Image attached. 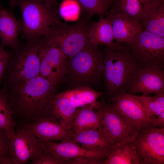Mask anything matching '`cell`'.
<instances>
[{"label": "cell", "mask_w": 164, "mask_h": 164, "mask_svg": "<svg viewBox=\"0 0 164 164\" xmlns=\"http://www.w3.org/2000/svg\"><path fill=\"white\" fill-rule=\"evenodd\" d=\"M12 84V90L7 94L19 127L54 116L52 106L55 87L48 80L39 76Z\"/></svg>", "instance_id": "cell-1"}, {"label": "cell", "mask_w": 164, "mask_h": 164, "mask_svg": "<svg viewBox=\"0 0 164 164\" xmlns=\"http://www.w3.org/2000/svg\"><path fill=\"white\" fill-rule=\"evenodd\" d=\"M102 51L105 93L113 102L126 93L139 67L126 43L114 42L111 46H105Z\"/></svg>", "instance_id": "cell-2"}, {"label": "cell", "mask_w": 164, "mask_h": 164, "mask_svg": "<svg viewBox=\"0 0 164 164\" xmlns=\"http://www.w3.org/2000/svg\"><path fill=\"white\" fill-rule=\"evenodd\" d=\"M87 16L75 23L61 22L50 27L41 37L42 44L60 49L70 59L81 51L89 41L88 35L93 24Z\"/></svg>", "instance_id": "cell-3"}, {"label": "cell", "mask_w": 164, "mask_h": 164, "mask_svg": "<svg viewBox=\"0 0 164 164\" xmlns=\"http://www.w3.org/2000/svg\"><path fill=\"white\" fill-rule=\"evenodd\" d=\"M9 3L21 10L22 38L42 36L52 26L61 22L57 9L38 0H11Z\"/></svg>", "instance_id": "cell-4"}, {"label": "cell", "mask_w": 164, "mask_h": 164, "mask_svg": "<svg viewBox=\"0 0 164 164\" xmlns=\"http://www.w3.org/2000/svg\"><path fill=\"white\" fill-rule=\"evenodd\" d=\"M104 70L103 51L89 41L84 48L67 61V72L80 83L100 82Z\"/></svg>", "instance_id": "cell-5"}, {"label": "cell", "mask_w": 164, "mask_h": 164, "mask_svg": "<svg viewBox=\"0 0 164 164\" xmlns=\"http://www.w3.org/2000/svg\"><path fill=\"white\" fill-rule=\"evenodd\" d=\"M41 37L26 39L23 44L14 49V57L9 75L12 84L24 81L39 76V51L42 44Z\"/></svg>", "instance_id": "cell-6"}, {"label": "cell", "mask_w": 164, "mask_h": 164, "mask_svg": "<svg viewBox=\"0 0 164 164\" xmlns=\"http://www.w3.org/2000/svg\"><path fill=\"white\" fill-rule=\"evenodd\" d=\"M139 68H164V37L143 30L126 43Z\"/></svg>", "instance_id": "cell-7"}, {"label": "cell", "mask_w": 164, "mask_h": 164, "mask_svg": "<svg viewBox=\"0 0 164 164\" xmlns=\"http://www.w3.org/2000/svg\"><path fill=\"white\" fill-rule=\"evenodd\" d=\"M139 164H164V127H151L132 141Z\"/></svg>", "instance_id": "cell-8"}, {"label": "cell", "mask_w": 164, "mask_h": 164, "mask_svg": "<svg viewBox=\"0 0 164 164\" xmlns=\"http://www.w3.org/2000/svg\"><path fill=\"white\" fill-rule=\"evenodd\" d=\"M97 110L100 113L104 126L113 145L132 141L138 132L107 103L104 99L98 101Z\"/></svg>", "instance_id": "cell-9"}, {"label": "cell", "mask_w": 164, "mask_h": 164, "mask_svg": "<svg viewBox=\"0 0 164 164\" xmlns=\"http://www.w3.org/2000/svg\"><path fill=\"white\" fill-rule=\"evenodd\" d=\"M138 96L125 94L110 104L117 112L139 132L153 126L152 125L153 118L148 116Z\"/></svg>", "instance_id": "cell-10"}, {"label": "cell", "mask_w": 164, "mask_h": 164, "mask_svg": "<svg viewBox=\"0 0 164 164\" xmlns=\"http://www.w3.org/2000/svg\"><path fill=\"white\" fill-rule=\"evenodd\" d=\"M39 76L55 87L67 74V57L59 49L43 44L39 50Z\"/></svg>", "instance_id": "cell-11"}, {"label": "cell", "mask_w": 164, "mask_h": 164, "mask_svg": "<svg viewBox=\"0 0 164 164\" xmlns=\"http://www.w3.org/2000/svg\"><path fill=\"white\" fill-rule=\"evenodd\" d=\"M16 134L9 141V152L12 164H24L42 150L39 140L24 127L17 128Z\"/></svg>", "instance_id": "cell-12"}, {"label": "cell", "mask_w": 164, "mask_h": 164, "mask_svg": "<svg viewBox=\"0 0 164 164\" xmlns=\"http://www.w3.org/2000/svg\"><path fill=\"white\" fill-rule=\"evenodd\" d=\"M138 93L143 96L150 94H164V69L139 68L126 94H135Z\"/></svg>", "instance_id": "cell-13"}, {"label": "cell", "mask_w": 164, "mask_h": 164, "mask_svg": "<svg viewBox=\"0 0 164 164\" xmlns=\"http://www.w3.org/2000/svg\"><path fill=\"white\" fill-rule=\"evenodd\" d=\"M39 141L43 150L66 162L81 157H88L104 160L108 155L105 153L89 150L72 141L60 142Z\"/></svg>", "instance_id": "cell-14"}, {"label": "cell", "mask_w": 164, "mask_h": 164, "mask_svg": "<svg viewBox=\"0 0 164 164\" xmlns=\"http://www.w3.org/2000/svg\"><path fill=\"white\" fill-rule=\"evenodd\" d=\"M39 141H70L72 133L64 127L55 116L39 120L24 127Z\"/></svg>", "instance_id": "cell-15"}, {"label": "cell", "mask_w": 164, "mask_h": 164, "mask_svg": "<svg viewBox=\"0 0 164 164\" xmlns=\"http://www.w3.org/2000/svg\"><path fill=\"white\" fill-rule=\"evenodd\" d=\"M70 141L89 150L108 155L113 146L104 126L97 129L72 134Z\"/></svg>", "instance_id": "cell-16"}, {"label": "cell", "mask_w": 164, "mask_h": 164, "mask_svg": "<svg viewBox=\"0 0 164 164\" xmlns=\"http://www.w3.org/2000/svg\"><path fill=\"white\" fill-rule=\"evenodd\" d=\"M22 21L10 12L1 8L0 11V39L1 46L15 49L19 45L18 40L22 31Z\"/></svg>", "instance_id": "cell-17"}, {"label": "cell", "mask_w": 164, "mask_h": 164, "mask_svg": "<svg viewBox=\"0 0 164 164\" xmlns=\"http://www.w3.org/2000/svg\"><path fill=\"white\" fill-rule=\"evenodd\" d=\"M106 17L111 22L114 39L119 43H129L143 30L141 24L126 17L108 12Z\"/></svg>", "instance_id": "cell-18"}, {"label": "cell", "mask_w": 164, "mask_h": 164, "mask_svg": "<svg viewBox=\"0 0 164 164\" xmlns=\"http://www.w3.org/2000/svg\"><path fill=\"white\" fill-rule=\"evenodd\" d=\"M149 8L147 0H115L108 12L126 17L141 25Z\"/></svg>", "instance_id": "cell-19"}, {"label": "cell", "mask_w": 164, "mask_h": 164, "mask_svg": "<svg viewBox=\"0 0 164 164\" xmlns=\"http://www.w3.org/2000/svg\"><path fill=\"white\" fill-rule=\"evenodd\" d=\"M103 126L99 112L86 106L78 108L71 130L73 134L97 129Z\"/></svg>", "instance_id": "cell-20"}, {"label": "cell", "mask_w": 164, "mask_h": 164, "mask_svg": "<svg viewBox=\"0 0 164 164\" xmlns=\"http://www.w3.org/2000/svg\"><path fill=\"white\" fill-rule=\"evenodd\" d=\"M104 94L88 87L80 86L57 94L68 99L77 108L88 106L94 110L97 107L98 98Z\"/></svg>", "instance_id": "cell-21"}, {"label": "cell", "mask_w": 164, "mask_h": 164, "mask_svg": "<svg viewBox=\"0 0 164 164\" xmlns=\"http://www.w3.org/2000/svg\"><path fill=\"white\" fill-rule=\"evenodd\" d=\"M103 164H139L132 141L122 142L113 145Z\"/></svg>", "instance_id": "cell-22"}, {"label": "cell", "mask_w": 164, "mask_h": 164, "mask_svg": "<svg viewBox=\"0 0 164 164\" xmlns=\"http://www.w3.org/2000/svg\"><path fill=\"white\" fill-rule=\"evenodd\" d=\"M77 109L68 99L57 94L54 95L52 103V114L67 129L71 130Z\"/></svg>", "instance_id": "cell-23"}, {"label": "cell", "mask_w": 164, "mask_h": 164, "mask_svg": "<svg viewBox=\"0 0 164 164\" xmlns=\"http://www.w3.org/2000/svg\"><path fill=\"white\" fill-rule=\"evenodd\" d=\"M99 20L94 22L89 33V41L97 45L110 46L114 39L111 21L106 17L100 16Z\"/></svg>", "instance_id": "cell-24"}, {"label": "cell", "mask_w": 164, "mask_h": 164, "mask_svg": "<svg viewBox=\"0 0 164 164\" xmlns=\"http://www.w3.org/2000/svg\"><path fill=\"white\" fill-rule=\"evenodd\" d=\"M16 123L13 118V112L9 101L7 89L4 87L0 90V129L7 136L9 141L15 136Z\"/></svg>", "instance_id": "cell-25"}, {"label": "cell", "mask_w": 164, "mask_h": 164, "mask_svg": "<svg viewBox=\"0 0 164 164\" xmlns=\"http://www.w3.org/2000/svg\"><path fill=\"white\" fill-rule=\"evenodd\" d=\"M141 26L143 30L164 37V2L150 7Z\"/></svg>", "instance_id": "cell-26"}, {"label": "cell", "mask_w": 164, "mask_h": 164, "mask_svg": "<svg viewBox=\"0 0 164 164\" xmlns=\"http://www.w3.org/2000/svg\"><path fill=\"white\" fill-rule=\"evenodd\" d=\"M148 116H158L164 111V94H155L152 97L140 96Z\"/></svg>", "instance_id": "cell-27"}, {"label": "cell", "mask_w": 164, "mask_h": 164, "mask_svg": "<svg viewBox=\"0 0 164 164\" xmlns=\"http://www.w3.org/2000/svg\"><path fill=\"white\" fill-rule=\"evenodd\" d=\"M90 17L106 15L109 8L103 0H76Z\"/></svg>", "instance_id": "cell-28"}, {"label": "cell", "mask_w": 164, "mask_h": 164, "mask_svg": "<svg viewBox=\"0 0 164 164\" xmlns=\"http://www.w3.org/2000/svg\"><path fill=\"white\" fill-rule=\"evenodd\" d=\"M66 161L43 150L32 159L31 164H66Z\"/></svg>", "instance_id": "cell-29"}, {"label": "cell", "mask_w": 164, "mask_h": 164, "mask_svg": "<svg viewBox=\"0 0 164 164\" xmlns=\"http://www.w3.org/2000/svg\"><path fill=\"white\" fill-rule=\"evenodd\" d=\"M9 140L0 129V164H12L9 152Z\"/></svg>", "instance_id": "cell-30"}, {"label": "cell", "mask_w": 164, "mask_h": 164, "mask_svg": "<svg viewBox=\"0 0 164 164\" xmlns=\"http://www.w3.org/2000/svg\"><path fill=\"white\" fill-rule=\"evenodd\" d=\"M10 56V53L0 46V82L7 67Z\"/></svg>", "instance_id": "cell-31"}, {"label": "cell", "mask_w": 164, "mask_h": 164, "mask_svg": "<svg viewBox=\"0 0 164 164\" xmlns=\"http://www.w3.org/2000/svg\"><path fill=\"white\" fill-rule=\"evenodd\" d=\"M104 160L88 157H81L67 161L66 164H103Z\"/></svg>", "instance_id": "cell-32"}, {"label": "cell", "mask_w": 164, "mask_h": 164, "mask_svg": "<svg viewBox=\"0 0 164 164\" xmlns=\"http://www.w3.org/2000/svg\"><path fill=\"white\" fill-rule=\"evenodd\" d=\"M152 125L155 127H164V111L158 115L157 118H153Z\"/></svg>", "instance_id": "cell-33"}, {"label": "cell", "mask_w": 164, "mask_h": 164, "mask_svg": "<svg viewBox=\"0 0 164 164\" xmlns=\"http://www.w3.org/2000/svg\"><path fill=\"white\" fill-rule=\"evenodd\" d=\"M57 9L58 4L56 0H38Z\"/></svg>", "instance_id": "cell-34"}, {"label": "cell", "mask_w": 164, "mask_h": 164, "mask_svg": "<svg viewBox=\"0 0 164 164\" xmlns=\"http://www.w3.org/2000/svg\"><path fill=\"white\" fill-rule=\"evenodd\" d=\"M150 6L159 4L164 2V0H147Z\"/></svg>", "instance_id": "cell-35"}, {"label": "cell", "mask_w": 164, "mask_h": 164, "mask_svg": "<svg viewBox=\"0 0 164 164\" xmlns=\"http://www.w3.org/2000/svg\"><path fill=\"white\" fill-rule=\"evenodd\" d=\"M110 9L113 5L115 0H103Z\"/></svg>", "instance_id": "cell-36"}, {"label": "cell", "mask_w": 164, "mask_h": 164, "mask_svg": "<svg viewBox=\"0 0 164 164\" xmlns=\"http://www.w3.org/2000/svg\"><path fill=\"white\" fill-rule=\"evenodd\" d=\"M1 8H0V11L1 10Z\"/></svg>", "instance_id": "cell-37"}, {"label": "cell", "mask_w": 164, "mask_h": 164, "mask_svg": "<svg viewBox=\"0 0 164 164\" xmlns=\"http://www.w3.org/2000/svg\"><path fill=\"white\" fill-rule=\"evenodd\" d=\"M0 6H1V5H0Z\"/></svg>", "instance_id": "cell-38"}]
</instances>
